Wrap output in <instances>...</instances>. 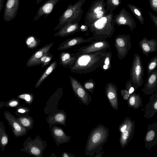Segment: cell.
I'll list each match as a JSON object with an SVG mask.
<instances>
[{
	"instance_id": "cb8c5ba5",
	"label": "cell",
	"mask_w": 157,
	"mask_h": 157,
	"mask_svg": "<svg viewBox=\"0 0 157 157\" xmlns=\"http://www.w3.org/2000/svg\"><path fill=\"white\" fill-rule=\"evenodd\" d=\"M23 147L20 151L27 152L30 155L36 156H40L41 154V151L40 148L35 144V143L32 140H30L29 137L24 141Z\"/></svg>"
},
{
	"instance_id": "5b68a950",
	"label": "cell",
	"mask_w": 157,
	"mask_h": 157,
	"mask_svg": "<svg viewBox=\"0 0 157 157\" xmlns=\"http://www.w3.org/2000/svg\"><path fill=\"white\" fill-rule=\"evenodd\" d=\"M144 67L140 56L137 54H134L130 71V80L136 91L144 83Z\"/></svg>"
},
{
	"instance_id": "7402d4cb",
	"label": "cell",
	"mask_w": 157,
	"mask_h": 157,
	"mask_svg": "<svg viewBox=\"0 0 157 157\" xmlns=\"http://www.w3.org/2000/svg\"><path fill=\"white\" fill-rule=\"evenodd\" d=\"M80 25L79 23L67 24L54 34L55 37H64L73 35L80 32Z\"/></svg>"
},
{
	"instance_id": "ee69618b",
	"label": "cell",
	"mask_w": 157,
	"mask_h": 157,
	"mask_svg": "<svg viewBox=\"0 0 157 157\" xmlns=\"http://www.w3.org/2000/svg\"><path fill=\"white\" fill-rule=\"evenodd\" d=\"M149 13L151 21L154 23L156 27L157 28V17L150 11H149Z\"/></svg>"
},
{
	"instance_id": "2e32d148",
	"label": "cell",
	"mask_w": 157,
	"mask_h": 157,
	"mask_svg": "<svg viewBox=\"0 0 157 157\" xmlns=\"http://www.w3.org/2000/svg\"><path fill=\"white\" fill-rule=\"evenodd\" d=\"M55 43L51 42L44 45L36 51L29 58L26 63L28 67L39 65L40 59L45 53L49 52Z\"/></svg>"
},
{
	"instance_id": "277c9868",
	"label": "cell",
	"mask_w": 157,
	"mask_h": 157,
	"mask_svg": "<svg viewBox=\"0 0 157 157\" xmlns=\"http://www.w3.org/2000/svg\"><path fill=\"white\" fill-rule=\"evenodd\" d=\"M85 0H79L74 4L68 5L58 20L54 31L59 30L67 24L79 23L83 13L82 7Z\"/></svg>"
},
{
	"instance_id": "f546056e",
	"label": "cell",
	"mask_w": 157,
	"mask_h": 157,
	"mask_svg": "<svg viewBox=\"0 0 157 157\" xmlns=\"http://www.w3.org/2000/svg\"><path fill=\"white\" fill-rule=\"evenodd\" d=\"M127 5L140 24L143 25L144 19L141 8L131 4H128Z\"/></svg>"
},
{
	"instance_id": "f1b7e54d",
	"label": "cell",
	"mask_w": 157,
	"mask_h": 157,
	"mask_svg": "<svg viewBox=\"0 0 157 157\" xmlns=\"http://www.w3.org/2000/svg\"><path fill=\"white\" fill-rule=\"evenodd\" d=\"M52 130L53 136L58 142L63 143L67 141L68 136L61 128L54 126Z\"/></svg>"
},
{
	"instance_id": "30bf717a",
	"label": "cell",
	"mask_w": 157,
	"mask_h": 157,
	"mask_svg": "<svg viewBox=\"0 0 157 157\" xmlns=\"http://www.w3.org/2000/svg\"><path fill=\"white\" fill-rule=\"evenodd\" d=\"M110 48V45L106 40H96L90 44L82 47L77 50L76 56L80 54L106 51Z\"/></svg>"
},
{
	"instance_id": "9a60e30c",
	"label": "cell",
	"mask_w": 157,
	"mask_h": 157,
	"mask_svg": "<svg viewBox=\"0 0 157 157\" xmlns=\"http://www.w3.org/2000/svg\"><path fill=\"white\" fill-rule=\"evenodd\" d=\"M117 90L116 85L111 82L107 84L105 88L106 96L110 105L116 110L118 109Z\"/></svg>"
},
{
	"instance_id": "d590c367",
	"label": "cell",
	"mask_w": 157,
	"mask_h": 157,
	"mask_svg": "<svg viewBox=\"0 0 157 157\" xmlns=\"http://www.w3.org/2000/svg\"><path fill=\"white\" fill-rule=\"evenodd\" d=\"M18 98L24 100L26 103L30 104L33 99V95L30 93H24L18 96Z\"/></svg>"
},
{
	"instance_id": "bcb514c9",
	"label": "cell",
	"mask_w": 157,
	"mask_h": 157,
	"mask_svg": "<svg viewBox=\"0 0 157 157\" xmlns=\"http://www.w3.org/2000/svg\"><path fill=\"white\" fill-rule=\"evenodd\" d=\"M88 29V26L84 24L80 25V31L82 32H85Z\"/></svg>"
},
{
	"instance_id": "8d00e7d4",
	"label": "cell",
	"mask_w": 157,
	"mask_h": 157,
	"mask_svg": "<svg viewBox=\"0 0 157 157\" xmlns=\"http://www.w3.org/2000/svg\"><path fill=\"white\" fill-rule=\"evenodd\" d=\"M54 120L55 122L63 124L65 120V117L64 114L62 113L56 114L54 116Z\"/></svg>"
},
{
	"instance_id": "f6af8a7d",
	"label": "cell",
	"mask_w": 157,
	"mask_h": 157,
	"mask_svg": "<svg viewBox=\"0 0 157 157\" xmlns=\"http://www.w3.org/2000/svg\"><path fill=\"white\" fill-rule=\"evenodd\" d=\"M51 54V53L48 52L45 54L40 59L39 62V65L42 64L44 62L47 57Z\"/></svg>"
},
{
	"instance_id": "6da1fadb",
	"label": "cell",
	"mask_w": 157,
	"mask_h": 157,
	"mask_svg": "<svg viewBox=\"0 0 157 157\" xmlns=\"http://www.w3.org/2000/svg\"><path fill=\"white\" fill-rule=\"evenodd\" d=\"M106 53V51L83 54L77 56L70 71L77 74L91 73L101 67Z\"/></svg>"
},
{
	"instance_id": "ba28073f",
	"label": "cell",
	"mask_w": 157,
	"mask_h": 157,
	"mask_svg": "<svg viewBox=\"0 0 157 157\" xmlns=\"http://www.w3.org/2000/svg\"><path fill=\"white\" fill-rule=\"evenodd\" d=\"M115 47L119 60L123 59L128 54L132 44L129 35L120 34L115 37Z\"/></svg>"
},
{
	"instance_id": "e0dca14e",
	"label": "cell",
	"mask_w": 157,
	"mask_h": 157,
	"mask_svg": "<svg viewBox=\"0 0 157 157\" xmlns=\"http://www.w3.org/2000/svg\"><path fill=\"white\" fill-rule=\"evenodd\" d=\"M60 0H48L38 9L33 21L38 20L42 16L46 17L52 12L56 5Z\"/></svg>"
},
{
	"instance_id": "603a6c76",
	"label": "cell",
	"mask_w": 157,
	"mask_h": 157,
	"mask_svg": "<svg viewBox=\"0 0 157 157\" xmlns=\"http://www.w3.org/2000/svg\"><path fill=\"white\" fill-rule=\"evenodd\" d=\"M76 56L75 53L67 52H62L59 54V64L65 68H68L70 69L74 64Z\"/></svg>"
},
{
	"instance_id": "c3c4849f",
	"label": "cell",
	"mask_w": 157,
	"mask_h": 157,
	"mask_svg": "<svg viewBox=\"0 0 157 157\" xmlns=\"http://www.w3.org/2000/svg\"><path fill=\"white\" fill-rule=\"evenodd\" d=\"M6 102H0V109L3 107L5 106Z\"/></svg>"
},
{
	"instance_id": "484cf974",
	"label": "cell",
	"mask_w": 157,
	"mask_h": 157,
	"mask_svg": "<svg viewBox=\"0 0 157 157\" xmlns=\"http://www.w3.org/2000/svg\"><path fill=\"white\" fill-rule=\"evenodd\" d=\"M57 66V63L56 61H53L45 70L35 85L36 88L39 87L45 79L56 68Z\"/></svg>"
},
{
	"instance_id": "74e56055",
	"label": "cell",
	"mask_w": 157,
	"mask_h": 157,
	"mask_svg": "<svg viewBox=\"0 0 157 157\" xmlns=\"http://www.w3.org/2000/svg\"><path fill=\"white\" fill-rule=\"evenodd\" d=\"M125 89L128 91L130 95L136 91L135 88L131 81L130 80L126 82Z\"/></svg>"
},
{
	"instance_id": "83f0119b",
	"label": "cell",
	"mask_w": 157,
	"mask_h": 157,
	"mask_svg": "<svg viewBox=\"0 0 157 157\" xmlns=\"http://www.w3.org/2000/svg\"><path fill=\"white\" fill-rule=\"evenodd\" d=\"M17 118L27 130V128L30 129L32 127L33 124V120L32 117L27 114L19 115Z\"/></svg>"
},
{
	"instance_id": "60d3db41",
	"label": "cell",
	"mask_w": 157,
	"mask_h": 157,
	"mask_svg": "<svg viewBox=\"0 0 157 157\" xmlns=\"http://www.w3.org/2000/svg\"><path fill=\"white\" fill-rule=\"evenodd\" d=\"M151 9L157 13V0H148Z\"/></svg>"
},
{
	"instance_id": "e575fe53",
	"label": "cell",
	"mask_w": 157,
	"mask_h": 157,
	"mask_svg": "<svg viewBox=\"0 0 157 157\" xmlns=\"http://www.w3.org/2000/svg\"><path fill=\"white\" fill-rule=\"evenodd\" d=\"M157 65V56L153 57L149 62L147 65V77L151 74L152 71L155 69Z\"/></svg>"
},
{
	"instance_id": "d6986e66",
	"label": "cell",
	"mask_w": 157,
	"mask_h": 157,
	"mask_svg": "<svg viewBox=\"0 0 157 157\" xmlns=\"http://www.w3.org/2000/svg\"><path fill=\"white\" fill-rule=\"evenodd\" d=\"M149 98V101L146 105L144 110V117L146 118H151L157 112V90Z\"/></svg>"
},
{
	"instance_id": "7c38bea8",
	"label": "cell",
	"mask_w": 157,
	"mask_h": 157,
	"mask_svg": "<svg viewBox=\"0 0 157 157\" xmlns=\"http://www.w3.org/2000/svg\"><path fill=\"white\" fill-rule=\"evenodd\" d=\"M116 23L118 26L127 25L132 32L136 25L133 18L124 8H122L119 13L114 16Z\"/></svg>"
},
{
	"instance_id": "4fadbf2b",
	"label": "cell",
	"mask_w": 157,
	"mask_h": 157,
	"mask_svg": "<svg viewBox=\"0 0 157 157\" xmlns=\"http://www.w3.org/2000/svg\"><path fill=\"white\" fill-rule=\"evenodd\" d=\"M20 4L19 0H7L5 6L3 19L6 22L13 20L17 13Z\"/></svg>"
},
{
	"instance_id": "7dc6e473",
	"label": "cell",
	"mask_w": 157,
	"mask_h": 157,
	"mask_svg": "<svg viewBox=\"0 0 157 157\" xmlns=\"http://www.w3.org/2000/svg\"><path fill=\"white\" fill-rule=\"evenodd\" d=\"M4 1V0H0V12L3 8Z\"/></svg>"
},
{
	"instance_id": "b9f144b4",
	"label": "cell",
	"mask_w": 157,
	"mask_h": 157,
	"mask_svg": "<svg viewBox=\"0 0 157 157\" xmlns=\"http://www.w3.org/2000/svg\"><path fill=\"white\" fill-rule=\"evenodd\" d=\"M53 57V55L51 53L46 58L44 63L41 64L42 67L43 68L48 65L51 62Z\"/></svg>"
},
{
	"instance_id": "5bb4252c",
	"label": "cell",
	"mask_w": 157,
	"mask_h": 157,
	"mask_svg": "<svg viewBox=\"0 0 157 157\" xmlns=\"http://www.w3.org/2000/svg\"><path fill=\"white\" fill-rule=\"evenodd\" d=\"M145 148L150 150L157 144V123L149 124L147 131L144 138Z\"/></svg>"
},
{
	"instance_id": "8992f818",
	"label": "cell",
	"mask_w": 157,
	"mask_h": 157,
	"mask_svg": "<svg viewBox=\"0 0 157 157\" xmlns=\"http://www.w3.org/2000/svg\"><path fill=\"white\" fill-rule=\"evenodd\" d=\"M105 6L104 0L94 1L86 14L84 24L88 25L107 15Z\"/></svg>"
},
{
	"instance_id": "8fae6325",
	"label": "cell",
	"mask_w": 157,
	"mask_h": 157,
	"mask_svg": "<svg viewBox=\"0 0 157 157\" xmlns=\"http://www.w3.org/2000/svg\"><path fill=\"white\" fill-rule=\"evenodd\" d=\"M4 116L15 137L23 136L27 134L26 129L20 124L14 115L9 111H6L4 113Z\"/></svg>"
},
{
	"instance_id": "52a82bcc",
	"label": "cell",
	"mask_w": 157,
	"mask_h": 157,
	"mask_svg": "<svg viewBox=\"0 0 157 157\" xmlns=\"http://www.w3.org/2000/svg\"><path fill=\"white\" fill-rule=\"evenodd\" d=\"M135 121L127 117L120 124L119 130L121 133L120 144L122 148L127 145L133 138L135 132Z\"/></svg>"
},
{
	"instance_id": "ffe728a7",
	"label": "cell",
	"mask_w": 157,
	"mask_h": 157,
	"mask_svg": "<svg viewBox=\"0 0 157 157\" xmlns=\"http://www.w3.org/2000/svg\"><path fill=\"white\" fill-rule=\"evenodd\" d=\"M93 40V36L87 39H85L82 37H74L69 38L62 43L59 45L57 49L58 50H64L81 44L90 42Z\"/></svg>"
},
{
	"instance_id": "836d02e7",
	"label": "cell",
	"mask_w": 157,
	"mask_h": 157,
	"mask_svg": "<svg viewBox=\"0 0 157 157\" xmlns=\"http://www.w3.org/2000/svg\"><path fill=\"white\" fill-rule=\"evenodd\" d=\"M95 85V83L93 80L90 78L83 83V86L86 90L93 94Z\"/></svg>"
},
{
	"instance_id": "44dd1931",
	"label": "cell",
	"mask_w": 157,
	"mask_h": 157,
	"mask_svg": "<svg viewBox=\"0 0 157 157\" xmlns=\"http://www.w3.org/2000/svg\"><path fill=\"white\" fill-rule=\"evenodd\" d=\"M139 44L142 53L146 56H148L150 53L157 51V40L155 39L148 40L144 37L140 41Z\"/></svg>"
},
{
	"instance_id": "681fc988",
	"label": "cell",
	"mask_w": 157,
	"mask_h": 157,
	"mask_svg": "<svg viewBox=\"0 0 157 157\" xmlns=\"http://www.w3.org/2000/svg\"><path fill=\"white\" fill-rule=\"evenodd\" d=\"M62 156L64 157H68L70 156L66 152H64Z\"/></svg>"
},
{
	"instance_id": "f35d334b",
	"label": "cell",
	"mask_w": 157,
	"mask_h": 157,
	"mask_svg": "<svg viewBox=\"0 0 157 157\" xmlns=\"http://www.w3.org/2000/svg\"><path fill=\"white\" fill-rule=\"evenodd\" d=\"M29 112V110L27 108L20 106L16 109L15 114L18 115L27 114Z\"/></svg>"
},
{
	"instance_id": "d4e9b609",
	"label": "cell",
	"mask_w": 157,
	"mask_h": 157,
	"mask_svg": "<svg viewBox=\"0 0 157 157\" xmlns=\"http://www.w3.org/2000/svg\"><path fill=\"white\" fill-rule=\"evenodd\" d=\"M127 101L128 106L135 109L143 106L142 99L139 94L134 92L131 94Z\"/></svg>"
},
{
	"instance_id": "1f68e13d",
	"label": "cell",
	"mask_w": 157,
	"mask_h": 157,
	"mask_svg": "<svg viewBox=\"0 0 157 157\" xmlns=\"http://www.w3.org/2000/svg\"><path fill=\"white\" fill-rule=\"evenodd\" d=\"M106 10L108 13H111L121 3V0H106Z\"/></svg>"
},
{
	"instance_id": "7a4b0ae2",
	"label": "cell",
	"mask_w": 157,
	"mask_h": 157,
	"mask_svg": "<svg viewBox=\"0 0 157 157\" xmlns=\"http://www.w3.org/2000/svg\"><path fill=\"white\" fill-rule=\"evenodd\" d=\"M109 129L104 125L99 124L93 128L88 137L86 147V155L94 157H102L105 151H101L102 146L108 140Z\"/></svg>"
},
{
	"instance_id": "ab89813d",
	"label": "cell",
	"mask_w": 157,
	"mask_h": 157,
	"mask_svg": "<svg viewBox=\"0 0 157 157\" xmlns=\"http://www.w3.org/2000/svg\"><path fill=\"white\" fill-rule=\"evenodd\" d=\"M20 101L17 99H13L6 102L5 106L6 107H14L18 105Z\"/></svg>"
},
{
	"instance_id": "f907efd6",
	"label": "cell",
	"mask_w": 157,
	"mask_h": 157,
	"mask_svg": "<svg viewBox=\"0 0 157 157\" xmlns=\"http://www.w3.org/2000/svg\"><path fill=\"white\" fill-rule=\"evenodd\" d=\"M42 0H36V4H39Z\"/></svg>"
},
{
	"instance_id": "ac0fdd59",
	"label": "cell",
	"mask_w": 157,
	"mask_h": 157,
	"mask_svg": "<svg viewBox=\"0 0 157 157\" xmlns=\"http://www.w3.org/2000/svg\"><path fill=\"white\" fill-rule=\"evenodd\" d=\"M157 88V69L153 70L147 77L146 83L141 90L146 95L152 94Z\"/></svg>"
},
{
	"instance_id": "4316f807",
	"label": "cell",
	"mask_w": 157,
	"mask_h": 157,
	"mask_svg": "<svg viewBox=\"0 0 157 157\" xmlns=\"http://www.w3.org/2000/svg\"><path fill=\"white\" fill-rule=\"evenodd\" d=\"M8 136L3 122L0 121V147L3 151L8 142Z\"/></svg>"
},
{
	"instance_id": "9c48e42d",
	"label": "cell",
	"mask_w": 157,
	"mask_h": 157,
	"mask_svg": "<svg viewBox=\"0 0 157 157\" xmlns=\"http://www.w3.org/2000/svg\"><path fill=\"white\" fill-rule=\"evenodd\" d=\"M71 86L76 95L80 99L82 102L88 105L92 101L91 96L80 82L71 76H69Z\"/></svg>"
},
{
	"instance_id": "3957f363",
	"label": "cell",
	"mask_w": 157,
	"mask_h": 157,
	"mask_svg": "<svg viewBox=\"0 0 157 157\" xmlns=\"http://www.w3.org/2000/svg\"><path fill=\"white\" fill-rule=\"evenodd\" d=\"M116 24L114 13H108L106 15L87 25L92 33L93 40H106L110 38L115 31Z\"/></svg>"
},
{
	"instance_id": "4dcf8cb0",
	"label": "cell",
	"mask_w": 157,
	"mask_h": 157,
	"mask_svg": "<svg viewBox=\"0 0 157 157\" xmlns=\"http://www.w3.org/2000/svg\"><path fill=\"white\" fill-rule=\"evenodd\" d=\"M41 40L33 35L28 36L25 39V43L29 49L36 48L39 45Z\"/></svg>"
},
{
	"instance_id": "7bdbcfd3",
	"label": "cell",
	"mask_w": 157,
	"mask_h": 157,
	"mask_svg": "<svg viewBox=\"0 0 157 157\" xmlns=\"http://www.w3.org/2000/svg\"><path fill=\"white\" fill-rule=\"evenodd\" d=\"M121 93L123 98L125 100H127L128 99L130 95L128 91L125 89L121 90Z\"/></svg>"
},
{
	"instance_id": "d6a6232c",
	"label": "cell",
	"mask_w": 157,
	"mask_h": 157,
	"mask_svg": "<svg viewBox=\"0 0 157 157\" xmlns=\"http://www.w3.org/2000/svg\"><path fill=\"white\" fill-rule=\"evenodd\" d=\"M112 57V52H106L105 56L104 59L103 63L101 67L102 70L109 71L111 67V60Z\"/></svg>"
}]
</instances>
